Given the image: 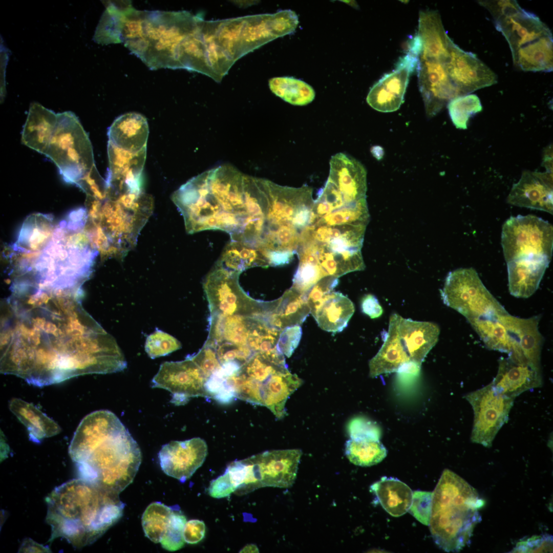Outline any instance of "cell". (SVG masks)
<instances>
[{
    "label": "cell",
    "instance_id": "cell-13",
    "mask_svg": "<svg viewBox=\"0 0 553 553\" xmlns=\"http://www.w3.org/2000/svg\"><path fill=\"white\" fill-rule=\"evenodd\" d=\"M269 207L265 233L283 226L295 228L301 233L315 221L312 211V189L281 186L267 181Z\"/></svg>",
    "mask_w": 553,
    "mask_h": 553
},
{
    "label": "cell",
    "instance_id": "cell-35",
    "mask_svg": "<svg viewBox=\"0 0 553 553\" xmlns=\"http://www.w3.org/2000/svg\"><path fill=\"white\" fill-rule=\"evenodd\" d=\"M500 316H483L469 323L488 349L508 355H523L520 346L500 321Z\"/></svg>",
    "mask_w": 553,
    "mask_h": 553
},
{
    "label": "cell",
    "instance_id": "cell-33",
    "mask_svg": "<svg viewBox=\"0 0 553 553\" xmlns=\"http://www.w3.org/2000/svg\"><path fill=\"white\" fill-rule=\"evenodd\" d=\"M9 407L11 412L27 428L29 439L39 443L45 438L59 434L60 426L52 419L32 403L20 398L10 400Z\"/></svg>",
    "mask_w": 553,
    "mask_h": 553
},
{
    "label": "cell",
    "instance_id": "cell-50",
    "mask_svg": "<svg viewBox=\"0 0 553 553\" xmlns=\"http://www.w3.org/2000/svg\"><path fill=\"white\" fill-rule=\"evenodd\" d=\"M432 493L416 491L413 493L409 512L418 521L429 525L432 507Z\"/></svg>",
    "mask_w": 553,
    "mask_h": 553
},
{
    "label": "cell",
    "instance_id": "cell-51",
    "mask_svg": "<svg viewBox=\"0 0 553 553\" xmlns=\"http://www.w3.org/2000/svg\"><path fill=\"white\" fill-rule=\"evenodd\" d=\"M302 334L300 325L288 327L283 329L279 335L276 348L283 355L289 357L300 342Z\"/></svg>",
    "mask_w": 553,
    "mask_h": 553
},
{
    "label": "cell",
    "instance_id": "cell-56",
    "mask_svg": "<svg viewBox=\"0 0 553 553\" xmlns=\"http://www.w3.org/2000/svg\"><path fill=\"white\" fill-rule=\"evenodd\" d=\"M48 547L39 544L30 539L24 540L19 552H50Z\"/></svg>",
    "mask_w": 553,
    "mask_h": 553
},
{
    "label": "cell",
    "instance_id": "cell-15",
    "mask_svg": "<svg viewBox=\"0 0 553 553\" xmlns=\"http://www.w3.org/2000/svg\"><path fill=\"white\" fill-rule=\"evenodd\" d=\"M206 380L200 368L188 357L184 360L162 364L152 380L151 387L168 391L172 394L171 402L180 406L192 397L208 398Z\"/></svg>",
    "mask_w": 553,
    "mask_h": 553
},
{
    "label": "cell",
    "instance_id": "cell-10",
    "mask_svg": "<svg viewBox=\"0 0 553 553\" xmlns=\"http://www.w3.org/2000/svg\"><path fill=\"white\" fill-rule=\"evenodd\" d=\"M440 293L443 303L464 316L469 322L483 316L508 313L473 268H459L449 272Z\"/></svg>",
    "mask_w": 553,
    "mask_h": 553
},
{
    "label": "cell",
    "instance_id": "cell-55",
    "mask_svg": "<svg viewBox=\"0 0 553 553\" xmlns=\"http://www.w3.org/2000/svg\"><path fill=\"white\" fill-rule=\"evenodd\" d=\"M360 305L362 312L371 318H377L383 313L382 308L377 299L372 294L364 295L361 299Z\"/></svg>",
    "mask_w": 553,
    "mask_h": 553
},
{
    "label": "cell",
    "instance_id": "cell-28",
    "mask_svg": "<svg viewBox=\"0 0 553 553\" xmlns=\"http://www.w3.org/2000/svg\"><path fill=\"white\" fill-rule=\"evenodd\" d=\"M57 115L37 102L32 103L22 134V143L45 155L55 131Z\"/></svg>",
    "mask_w": 553,
    "mask_h": 553
},
{
    "label": "cell",
    "instance_id": "cell-25",
    "mask_svg": "<svg viewBox=\"0 0 553 553\" xmlns=\"http://www.w3.org/2000/svg\"><path fill=\"white\" fill-rule=\"evenodd\" d=\"M550 259L543 256L523 257L507 262L510 293L527 298L538 289Z\"/></svg>",
    "mask_w": 553,
    "mask_h": 553
},
{
    "label": "cell",
    "instance_id": "cell-34",
    "mask_svg": "<svg viewBox=\"0 0 553 553\" xmlns=\"http://www.w3.org/2000/svg\"><path fill=\"white\" fill-rule=\"evenodd\" d=\"M352 301L338 292L332 291L312 313L319 327L331 332L343 331L354 312Z\"/></svg>",
    "mask_w": 553,
    "mask_h": 553
},
{
    "label": "cell",
    "instance_id": "cell-31",
    "mask_svg": "<svg viewBox=\"0 0 553 553\" xmlns=\"http://www.w3.org/2000/svg\"><path fill=\"white\" fill-rule=\"evenodd\" d=\"M410 361L400 338L392 314L384 343L377 354L369 361V376L374 378L381 374L396 372L401 365Z\"/></svg>",
    "mask_w": 553,
    "mask_h": 553
},
{
    "label": "cell",
    "instance_id": "cell-5",
    "mask_svg": "<svg viewBox=\"0 0 553 553\" xmlns=\"http://www.w3.org/2000/svg\"><path fill=\"white\" fill-rule=\"evenodd\" d=\"M118 495L80 478L56 487L46 498L48 542L62 538L76 548L94 542L121 517Z\"/></svg>",
    "mask_w": 553,
    "mask_h": 553
},
{
    "label": "cell",
    "instance_id": "cell-14",
    "mask_svg": "<svg viewBox=\"0 0 553 553\" xmlns=\"http://www.w3.org/2000/svg\"><path fill=\"white\" fill-rule=\"evenodd\" d=\"M464 397L474 413L471 441L491 447L497 434L508 419L515 398L501 393L492 382Z\"/></svg>",
    "mask_w": 553,
    "mask_h": 553
},
{
    "label": "cell",
    "instance_id": "cell-27",
    "mask_svg": "<svg viewBox=\"0 0 553 553\" xmlns=\"http://www.w3.org/2000/svg\"><path fill=\"white\" fill-rule=\"evenodd\" d=\"M540 315L527 318L517 317L507 313L500 320L520 347L528 363L540 368L541 352L543 337L539 331Z\"/></svg>",
    "mask_w": 553,
    "mask_h": 553
},
{
    "label": "cell",
    "instance_id": "cell-11",
    "mask_svg": "<svg viewBox=\"0 0 553 553\" xmlns=\"http://www.w3.org/2000/svg\"><path fill=\"white\" fill-rule=\"evenodd\" d=\"M501 245L506 263L531 256H546L551 259L552 225L532 215L511 217L502 226Z\"/></svg>",
    "mask_w": 553,
    "mask_h": 553
},
{
    "label": "cell",
    "instance_id": "cell-16",
    "mask_svg": "<svg viewBox=\"0 0 553 553\" xmlns=\"http://www.w3.org/2000/svg\"><path fill=\"white\" fill-rule=\"evenodd\" d=\"M302 455L299 449H288L267 451L248 457L257 489L291 486Z\"/></svg>",
    "mask_w": 553,
    "mask_h": 553
},
{
    "label": "cell",
    "instance_id": "cell-46",
    "mask_svg": "<svg viewBox=\"0 0 553 553\" xmlns=\"http://www.w3.org/2000/svg\"><path fill=\"white\" fill-rule=\"evenodd\" d=\"M186 522L184 515L179 507H175L166 531L160 542L163 548L173 551L183 547L185 543L183 530Z\"/></svg>",
    "mask_w": 553,
    "mask_h": 553
},
{
    "label": "cell",
    "instance_id": "cell-49",
    "mask_svg": "<svg viewBox=\"0 0 553 553\" xmlns=\"http://www.w3.org/2000/svg\"><path fill=\"white\" fill-rule=\"evenodd\" d=\"M338 283V278L328 275L321 279L310 289L306 295V299L311 314L324 299L333 291Z\"/></svg>",
    "mask_w": 553,
    "mask_h": 553
},
{
    "label": "cell",
    "instance_id": "cell-24",
    "mask_svg": "<svg viewBox=\"0 0 553 553\" xmlns=\"http://www.w3.org/2000/svg\"><path fill=\"white\" fill-rule=\"evenodd\" d=\"M394 314L400 338L411 361L421 366L438 341L439 327L433 322L413 321Z\"/></svg>",
    "mask_w": 553,
    "mask_h": 553
},
{
    "label": "cell",
    "instance_id": "cell-41",
    "mask_svg": "<svg viewBox=\"0 0 553 553\" xmlns=\"http://www.w3.org/2000/svg\"><path fill=\"white\" fill-rule=\"evenodd\" d=\"M175 508L160 502H154L145 509L142 516V526L145 536L153 542L160 543Z\"/></svg>",
    "mask_w": 553,
    "mask_h": 553
},
{
    "label": "cell",
    "instance_id": "cell-38",
    "mask_svg": "<svg viewBox=\"0 0 553 553\" xmlns=\"http://www.w3.org/2000/svg\"><path fill=\"white\" fill-rule=\"evenodd\" d=\"M315 242L318 263L327 276L338 278L348 273L365 269L361 250H332Z\"/></svg>",
    "mask_w": 553,
    "mask_h": 553
},
{
    "label": "cell",
    "instance_id": "cell-1",
    "mask_svg": "<svg viewBox=\"0 0 553 553\" xmlns=\"http://www.w3.org/2000/svg\"><path fill=\"white\" fill-rule=\"evenodd\" d=\"M83 294L17 290L1 303V372L42 387L124 370L114 337L84 310Z\"/></svg>",
    "mask_w": 553,
    "mask_h": 553
},
{
    "label": "cell",
    "instance_id": "cell-47",
    "mask_svg": "<svg viewBox=\"0 0 553 553\" xmlns=\"http://www.w3.org/2000/svg\"><path fill=\"white\" fill-rule=\"evenodd\" d=\"M180 343L174 337L157 329L148 335L145 344V350L152 359L168 355L179 349Z\"/></svg>",
    "mask_w": 553,
    "mask_h": 553
},
{
    "label": "cell",
    "instance_id": "cell-43",
    "mask_svg": "<svg viewBox=\"0 0 553 553\" xmlns=\"http://www.w3.org/2000/svg\"><path fill=\"white\" fill-rule=\"evenodd\" d=\"M385 447L379 441L350 439L345 444V455L355 465L369 466L381 462L387 456Z\"/></svg>",
    "mask_w": 553,
    "mask_h": 553
},
{
    "label": "cell",
    "instance_id": "cell-22",
    "mask_svg": "<svg viewBox=\"0 0 553 553\" xmlns=\"http://www.w3.org/2000/svg\"><path fill=\"white\" fill-rule=\"evenodd\" d=\"M348 204L366 198L367 172L358 160L343 153L332 156L328 178Z\"/></svg>",
    "mask_w": 553,
    "mask_h": 553
},
{
    "label": "cell",
    "instance_id": "cell-26",
    "mask_svg": "<svg viewBox=\"0 0 553 553\" xmlns=\"http://www.w3.org/2000/svg\"><path fill=\"white\" fill-rule=\"evenodd\" d=\"M303 380L288 369L277 373L257 389L251 403L268 408L278 419L286 416L288 397L303 384Z\"/></svg>",
    "mask_w": 553,
    "mask_h": 553
},
{
    "label": "cell",
    "instance_id": "cell-9",
    "mask_svg": "<svg viewBox=\"0 0 553 553\" xmlns=\"http://www.w3.org/2000/svg\"><path fill=\"white\" fill-rule=\"evenodd\" d=\"M56 126L45 155L65 181L76 184L95 166L88 135L72 112L58 113Z\"/></svg>",
    "mask_w": 553,
    "mask_h": 553
},
{
    "label": "cell",
    "instance_id": "cell-48",
    "mask_svg": "<svg viewBox=\"0 0 553 553\" xmlns=\"http://www.w3.org/2000/svg\"><path fill=\"white\" fill-rule=\"evenodd\" d=\"M351 439L355 440H379L381 433L377 423L364 416L351 419L347 426Z\"/></svg>",
    "mask_w": 553,
    "mask_h": 553
},
{
    "label": "cell",
    "instance_id": "cell-30",
    "mask_svg": "<svg viewBox=\"0 0 553 553\" xmlns=\"http://www.w3.org/2000/svg\"><path fill=\"white\" fill-rule=\"evenodd\" d=\"M310 312L306 296L291 287L280 298L269 302L265 318L270 325L282 331L301 325Z\"/></svg>",
    "mask_w": 553,
    "mask_h": 553
},
{
    "label": "cell",
    "instance_id": "cell-7",
    "mask_svg": "<svg viewBox=\"0 0 553 553\" xmlns=\"http://www.w3.org/2000/svg\"><path fill=\"white\" fill-rule=\"evenodd\" d=\"M87 202L96 245L109 257L123 258L152 214V198L144 192L111 193L102 200L90 198Z\"/></svg>",
    "mask_w": 553,
    "mask_h": 553
},
{
    "label": "cell",
    "instance_id": "cell-4",
    "mask_svg": "<svg viewBox=\"0 0 553 553\" xmlns=\"http://www.w3.org/2000/svg\"><path fill=\"white\" fill-rule=\"evenodd\" d=\"M196 19L186 11H139L115 3L106 31L110 44L123 43L151 70L183 69L185 41Z\"/></svg>",
    "mask_w": 553,
    "mask_h": 553
},
{
    "label": "cell",
    "instance_id": "cell-42",
    "mask_svg": "<svg viewBox=\"0 0 553 553\" xmlns=\"http://www.w3.org/2000/svg\"><path fill=\"white\" fill-rule=\"evenodd\" d=\"M369 220L367 203L366 198H364L332 211L318 220L313 225L367 226Z\"/></svg>",
    "mask_w": 553,
    "mask_h": 553
},
{
    "label": "cell",
    "instance_id": "cell-39",
    "mask_svg": "<svg viewBox=\"0 0 553 553\" xmlns=\"http://www.w3.org/2000/svg\"><path fill=\"white\" fill-rule=\"evenodd\" d=\"M229 270L241 272L247 268L267 267L269 261L261 249L247 244L231 241L225 247L217 262Z\"/></svg>",
    "mask_w": 553,
    "mask_h": 553
},
{
    "label": "cell",
    "instance_id": "cell-37",
    "mask_svg": "<svg viewBox=\"0 0 553 553\" xmlns=\"http://www.w3.org/2000/svg\"><path fill=\"white\" fill-rule=\"evenodd\" d=\"M296 253L299 263L291 288L306 296L310 289L327 275L318 263L317 245L314 241L308 240L302 243Z\"/></svg>",
    "mask_w": 553,
    "mask_h": 553
},
{
    "label": "cell",
    "instance_id": "cell-17",
    "mask_svg": "<svg viewBox=\"0 0 553 553\" xmlns=\"http://www.w3.org/2000/svg\"><path fill=\"white\" fill-rule=\"evenodd\" d=\"M416 56L419 90L426 113L432 117L451 100L461 95L449 78L442 61L421 55Z\"/></svg>",
    "mask_w": 553,
    "mask_h": 553
},
{
    "label": "cell",
    "instance_id": "cell-53",
    "mask_svg": "<svg viewBox=\"0 0 553 553\" xmlns=\"http://www.w3.org/2000/svg\"><path fill=\"white\" fill-rule=\"evenodd\" d=\"M210 496L214 498H223L228 497L236 489L233 486L226 471L212 480L207 489Z\"/></svg>",
    "mask_w": 553,
    "mask_h": 553
},
{
    "label": "cell",
    "instance_id": "cell-3",
    "mask_svg": "<svg viewBox=\"0 0 553 553\" xmlns=\"http://www.w3.org/2000/svg\"><path fill=\"white\" fill-rule=\"evenodd\" d=\"M69 454L79 478L118 494L133 482L142 459L129 430L107 410L94 411L82 419Z\"/></svg>",
    "mask_w": 553,
    "mask_h": 553
},
{
    "label": "cell",
    "instance_id": "cell-40",
    "mask_svg": "<svg viewBox=\"0 0 553 553\" xmlns=\"http://www.w3.org/2000/svg\"><path fill=\"white\" fill-rule=\"evenodd\" d=\"M271 92L284 101L295 105H305L314 99L312 87L304 81L292 77H277L269 80Z\"/></svg>",
    "mask_w": 553,
    "mask_h": 553
},
{
    "label": "cell",
    "instance_id": "cell-12",
    "mask_svg": "<svg viewBox=\"0 0 553 553\" xmlns=\"http://www.w3.org/2000/svg\"><path fill=\"white\" fill-rule=\"evenodd\" d=\"M240 273L218 263L209 273L204 288L210 315H264L266 302L256 301L246 295L239 284Z\"/></svg>",
    "mask_w": 553,
    "mask_h": 553
},
{
    "label": "cell",
    "instance_id": "cell-20",
    "mask_svg": "<svg viewBox=\"0 0 553 553\" xmlns=\"http://www.w3.org/2000/svg\"><path fill=\"white\" fill-rule=\"evenodd\" d=\"M207 455L205 441L196 437L184 441H172L163 445L158 458L165 474L184 482L203 464Z\"/></svg>",
    "mask_w": 553,
    "mask_h": 553
},
{
    "label": "cell",
    "instance_id": "cell-18",
    "mask_svg": "<svg viewBox=\"0 0 553 553\" xmlns=\"http://www.w3.org/2000/svg\"><path fill=\"white\" fill-rule=\"evenodd\" d=\"M443 62L449 78L461 95L497 82V75L488 66L475 54L463 50L454 42Z\"/></svg>",
    "mask_w": 553,
    "mask_h": 553
},
{
    "label": "cell",
    "instance_id": "cell-45",
    "mask_svg": "<svg viewBox=\"0 0 553 553\" xmlns=\"http://www.w3.org/2000/svg\"><path fill=\"white\" fill-rule=\"evenodd\" d=\"M347 205L338 189L329 180L314 200L312 211L315 222L332 211Z\"/></svg>",
    "mask_w": 553,
    "mask_h": 553
},
{
    "label": "cell",
    "instance_id": "cell-8",
    "mask_svg": "<svg viewBox=\"0 0 553 553\" xmlns=\"http://www.w3.org/2000/svg\"><path fill=\"white\" fill-rule=\"evenodd\" d=\"M494 20L496 29L507 41L513 61L553 42L550 30L535 14L516 1H479Z\"/></svg>",
    "mask_w": 553,
    "mask_h": 553
},
{
    "label": "cell",
    "instance_id": "cell-29",
    "mask_svg": "<svg viewBox=\"0 0 553 553\" xmlns=\"http://www.w3.org/2000/svg\"><path fill=\"white\" fill-rule=\"evenodd\" d=\"M145 118L136 113H129L117 118L108 130V143L130 151L146 150L148 136Z\"/></svg>",
    "mask_w": 553,
    "mask_h": 553
},
{
    "label": "cell",
    "instance_id": "cell-36",
    "mask_svg": "<svg viewBox=\"0 0 553 553\" xmlns=\"http://www.w3.org/2000/svg\"><path fill=\"white\" fill-rule=\"evenodd\" d=\"M370 489L390 515L398 517L409 511L413 492L408 485L397 478L383 477L373 483Z\"/></svg>",
    "mask_w": 553,
    "mask_h": 553
},
{
    "label": "cell",
    "instance_id": "cell-52",
    "mask_svg": "<svg viewBox=\"0 0 553 553\" xmlns=\"http://www.w3.org/2000/svg\"><path fill=\"white\" fill-rule=\"evenodd\" d=\"M552 550V537L548 535L534 536L518 542L513 552H546Z\"/></svg>",
    "mask_w": 553,
    "mask_h": 553
},
{
    "label": "cell",
    "instance_id": "cell-2",
    "mask_svg": "<svg viewBox=\"0 0 553 553\" xmlns=\"http://www.w3.org/2000/svg\"><path fill=\"white\" fill-rule=\"evenodd\" d=\"M172 199L189 233L219 229L229 233L231 241L253 244L266 227L269 201L264 179L229 165L192 178Z\"/></svg>",
    "mask_w": 553,
    "mask_h": 553
},
{
    "label": "cell",
    "instance_id": "cell-54",
    "mask_svg": "<svg viewBox=\"0 0 553 553\" xmlns=\"http://www.w3.org/2000/svg\"><path fill=\"white\" fill-rule=\"evenodd\" d=\"M205 534V525L203 521L194 519L186 522L183 530L185 542L197 544L204 538Z\"/></svg>",
    "mask_w": 553,
    "mask_h": 553
},
{
    "label": "cell",
    "instance_id": "cell-19",
    "mask_svg": "<svg viewBox=\"0 0 553 553\" xmlns=\"http://www.w3.org/2000/svg\"><path fill=\"white\" fill-rule=\"evenodd\" d=\"M417 62V56L408 50L395 69L383 76L371 88L366 98L369 105L384 113L397 110L403 101L410 75Z\"/></svg>",
    "mask_w": 553,
    "mask_h": 553
},
{
    "label": "cell",
    "instance_id": "cell-6",
    "mask_svg": "<svg viewBox=\"0 0 553 553\" xmlns=\"http://www.w3.org/2000/svg\"><path fill=\"white\" fill-rule=\"evenodd\" d=\"M484 501L463 478L445 469L433 492L429 526L435 543L446 552H458L470 542L481 520Z\"/></svg>",
    "mask_w": 553,
    "mask_h": 553
},
{
    "label": "cell",
    "instance_id": "cell-21",
    "mask_svg": "<svg viewBox=\"0 0 553 553\" xmlns=\"http://www.w3.org/2000/svg\"><path fill=\"white\" fill-rule=\"evenodd\" d=\"M552 172L524 171L507 198L510 204L552 214Z\"/></svg>",
    "mask_w": 553,
    "mask_h": 553
},
{
    "label": "cell",
    "instance_id": "cell-23",
    "mask_svg": "<svg viewBox=\"0 0 553 553\" xmlns=\"http://www.w3.org/2000/svg\"><path fill=\"white\" fill-rule=\"evenodd\" d=\"M496 376L492 381L502 394L515 398L521 393L542 386L541 369L508 356L498 361Z\"/></svg>",
    "mask_w": 553,
    "mask_h": 553
},
{
    "label": "cell",
    "instance_id": "cell-32",
    "mask_svg": "<svg viewBox=\"0 0 553 553\" xmlns=\"http://www.w3.org/2000/svg\"><path fill=\"white\" fill-rule=\"evenodd\" d=\"M366 225H310L306 229L308 239L335 251L361 250Z\"/></svg>",
    "mask_w": 553,
    "mask_h": 553
},
{
    "label": "cell",
    "instance_id": "cell-44",
    "mask_svg": "<svg viewBox=\"0 0 553 553\" xmlns=\"http://www.w3.org/2000/svg\"><path fill=\"white\" fill-rule=\"evenodd\" d=\"M449 115L456 128L467 129V122L472 116L481 112L482 106L479 98L475 94L459 96L448 103Z\"/></svg>",
    "mask_w": 553,
    "mask_h": 553
}]
</instances>
